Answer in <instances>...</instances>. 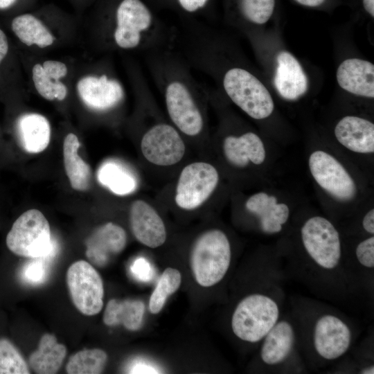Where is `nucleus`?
<instances>
[{
	"label": "nucleus",
	"mask_w": 374,
	"mask_h": 374,
	"mask_svg": "<svg viewBox=\"0 0 374 374\" xmlns=\"http://www.w3.org/2000/svg\"><path fill=\"white\" fill-rule=\"evenodd\" d=\"M150 75L161 93L172 125L186 136H199L205 127L204 87L175 46L145 53Z\"/></svg>",
	"instance_id": "nucleus-1"
},
{
	"label": "nucleus",
	"mask_w": 374,
	"mask_h": 374,
	"mask_svg": "<svg viewBox=\"0 0 374 374\" xmlns=\"http://www.w3.org/2000/svg\"><path fill=\"white\" fill-rule=\"evenodd\" d=\"M231 249L226 234L220 229L203 233L195 240L190 253V266L197 283L211 287L226 275L231 263Z\"/></svg>",
	"instance_id": "nucleus-2"
},
{
	"label": "nucleus",
	"mask_w": 374,
	"mask_h": 374,
	"mask_svg": "<svg viewBox=\"0 0 374 374\" xmlns=\"http://www.w3.org/2000/svg\"><path fill=\"white\" fill-rule=\"evenodd\" d=\"M6 242L8 249L15 255L30 258H51L57 251L47 219L35 208L25 211L15 221L6 235Z\"/></svg>",
	"instance_id": "nucleus-3"
},
{
	"label": "nucleus",
	"mask_w": 374,
	"mask_h": 374,
	"mask_svg": "<svg viewBox=\"0 0 374 374\" xmlns=\"http://www.w3.org/2000/svg\"><path fill=\"white\" fill-rule=\"evenodd\" d=\"M280 310L271 297L253 294L237 305L232 318L231 328L239 339L256 343L263 339L279 319Z\"/></svg>",
	"instance_id": "nucleus-4"
},
{
	"label": "nucleus",
	"mask_w": 374,
	"mask_h": 374,
	"mask_svg": "<svg viewBox=\"0 0 374 374\" xmlns=\"http://www.w3.org/2000/svg\"><path fill=\"white\" fill-rule=\"evenodd\" d=\"M301 235L307 253L319 267L332 270L338 266L341 256L339 234L328 220L309 218L301 227Z\"/></svg>",
	"instance_id": "nucleus-5"
},
{
	"label": "nucleus",
	"mask_w": 374,
	"mask_h": 374,
	"mask_svg": "<svg viewBox=\"0 0 374 374\" xmlns=\"http://www.w3.org/2000/svg\"><path fill=\"white\" fill-rule=\"evenodd\" d=\"M66 284L74 305L82 314L93 316L101 311L103 282L89 262L80 260L71 265L66 272Z\"/></svg>",
	"instance_id": "nucleus-6"
},
{
	"label": "nucleus",
	"mask_w": 374,
	"mask_h": 374,
	"mask_svg": "<svg viewBox=\"0 0 374 374\" xmlns=\"http://www.w3.org/2000/svg\"><path fill=\"white\" fill-rule=\"evenodd\" d=\"M141 150L150 163L168 166L181 160L186 146L179 131L172 123L157 120L148 125L143 134Z\"/></svg>",
	"instance_id": "nucleus-7"
},
{
	"label": "nucleus",
	"mask_w": 374,
	"mask_h": 374,
	"mask_svg": "<svg viewBox=\"0 0 374 374\" xmlns=\"http://www.w3.org/2000/svg\"><path fill=\"white\" fill-rule=\"evenodd\" d=\"M219 174L206 162H194L181 170L175 192L177 205L184 210H194L203 204L217 187Z\"/></svg>",
	"instance_id": "nucleus-8"
},
{
	"label": "nucleus",
	"mask_w": 374,
	"mask_h": 374,
	"mask_svg": "<svg viewBox=\"0 0 374 374\" xmlns=\"http://www.w3.org/2000/svg\"><path fill=\"white\" fill-rule=\"evenodd\" d=\"M310 172L317 183L335 198L349 201L356 195V185L344 167L332 155L322 151L309 158Z\"/></svg>",
	"instance_id": "nucleus-9"
},
{
	"label": "nucleus",
	"mask_w": 374,
	"mask_h": 374,
	"mask_svg": "<svg viewBox=\"0 0 374 374\" xmlns=\"http://www.w3.org/2000/svg\"><path fill=\"white\" fill-rule=\"evenodd\" d=\"M77 90L81 100L89 109L100 113L116 109L125 96L121 82L106 73L82 78L77 84Z\"/></svg>",
	"instance_id": "nucleus-10"
},
{
	"label": "nucleus",
	"mask_w": 374,
	"mask_h": 374,
	"mask_svg": "<svg viewBox=\"0 0 374 374\" xmlns=\"http://www.w3.org/2000/svg\"><path fill=\"white\" fill-rule=\"evenodd\" d=\"M352 334L339 317L326 314L321 316L313 330V346L317 353L326 360L343 356L349 349Z\"/></svg>",
	"instance_id": "nucleus-11"
},
{
	"label": "nucleus",
	"mask_w": 374,
	"mask_h": 374,
	"mask_svg": "<svg viewBox=\"0 0 374 374\" xmlns=\"http://www.w3.org/2000/svg\"><path fill=\"white\" fill-rule=\"evenodd\" d=\"M130 222L136 239L150 247L161 246L166 240L164 222L157 211L148 202L137 199L130 209Z\"/></svg>",
	"instance_id": "nucleus-12"
},
{
	"label": "nucleus",
	"mask_w": 374,
	"mask_h": 374,
	"mask_svg": "<svg viewBox=\"0 0 374 374\" xmlns=\"http://www.w3.org/2000/svg\"><path fill=\"white\" fill-rule=\"evenodd\" d=\"M127 234L119 225L107 222L98 227L86 241V256L98 267L105 266L125 247Z\"/></svg>",
	"instance_id": "nucleus-13"
},
{
	"label": "nucleus",
	"mask_w": 374,
	"mask_h": 374,
	"mask_svg": "<svg viewBox=\"0 0 374 374\" xmlns=\"http://www.w3.org/2000/svg\"><path fill=\"white\" fill-rule=\"evenodd\" d=\"M339 85L348 92L363 97H374V65L359 59L348 58L338 66L336 73Z\"/></svg>",
	"instance_id": "nucleus-14"
},
{
	"label": "nucleus",
	"mask_w": 374,
	"mask_h": 374,
	"mask_svg": "<svg viewBox=\"0 0 374 374\" xmlns=\"http://www.w3.org/2000/svg\"><path fill=\"white\" fill-rule=\"evenodd\" d=\"M274 86L287 100H296L307 91V76L297 59L290 52L280 51L276 57Z\"/></svg>",
	"instance_id": "nucleus-15"
},
{
	"label": "nucleus",
	"mask_w": 374,
	"mask_h": 374,
	"mask_svg": "<svg viewBox=\"0 0 374 374\" xmlns=\"http://www.w3.org/2000/svg\"><path fill=\"white\" fill-rule=\"evenodd\" d=\"M335 136L342 145L353 152H374V124L365 118L344 116L336 125Z\"/></svg>",
	"instance_id": "nucleus-16"
},
{
	"label": "nucleus",
	"mask_w": 374,
	"mask_h": 374,
	"mask_svg": "<svg viewBox=\"0 0 374 374\" xmlns=\"http://www.w3.org/2000/svg\"><path fill=\"white\" fill-rule=\"evenodd\" d=\"M223 151L227 161L239 168L247 166L249 161L260 165L264 162L266 155L262 140L251 132L238 136H226L223 141Z\"/></svg>",
	"instance_id": "nucleus-17"
},
{
	"label": "nucleus",
	"mask_w": 374,
	"mask_h": 374,
	"mask_svg": "<svg viewBox=\"0 0 374 374\" xmlns=\"http://www.w3.org/2000/svg\"><path fill=\"white\" fill-rule=\"evenodd\" d=\"M247 209L260 219V227L267 233H276L282 230L287 221L289 207L284 203L278 204L274 196L260 192L251 195L246 202Z\"/></svg>",
	"instance_id": "nucleus-18"
},
{
	"label": "nucleus",
	"mask_w": 374,
	"mask_h": 374,
	"mask_svg": "<svg viewBox=\"0 0 374 374\" xmlns=\"http://www.w3.org/2000/svg\"><path fill=\"white\" fill-rule=\"evenodd\" d=\"M17 132L21 146L30 154L43 152L50 143L51 125L42 114L28 113L21 115L17 122Z\"/></svg>",
	"instance_id": "nucleus-19"
},
{
	"label": "nucleus",
	"mask_w": 374,
	"mask_h": 374,
	"mask_svg": "<svg viewBox=\"0 0 374 374\" xmlns=\"http://www.w3.org/2000/svg\"><path fill=\"white\" fill-rule=\"evenodd\" d=\"M295 342L292 325L286 320L278 321L263 338L260 357L267 365H277L284 362L292 353Z\"/></svg>",
	"instance_id": "nucleus-20"
},
{
	"label": "nucleus",
	"mask_w": 374,
	"mask_h": 374,
	"mask_svg": "<svg viewBox=\"0 0 374 374\" xmlns=\"http://www.w3.org/2000/svg\"><path fill=\"white\" fill-rule=\"evenodd\" d=\"M80 142L73 133L68 134L63 142V162L66 177L72 188L86 191L91 183V172L89 164L78 154Z\"/></svg>",
	"instance_id": "nucleus-21"
},
{
	"label": "nucleus",
	"mask_w": 374,
	"mask_h": 374,
	"mask_svg": "<svg viewBox=\"0 0 374 374\" xmlns=\"http://www.w3.org/2000/svg\"><path fill=\"white\" fill-rule=\"evenodd\" d=\"M66 355L65 346L57 343L55 335L46 333L40 338L37 349L30 355L29 364L36 373H56Z\"/></svg>",
	"instance_id": "nucleus-22"
},
{
	"label": "nucleus",
	"mask_w": 374,
	"mask_h": 374,
	"mask_svg": "<svg viewBox=\"0 0 374 374\" xmlns=\"http://www.w3.org/2000/svg\"><path fill=\"white\" fill-rule=\"evenodd\" d=\"M145 305L140 300L115 299L108 301L103 314V322L108 326L122 324L131 331L139 330L143 324Z\"/></svg>",
	"instance_id": "nucleus-23"
},
{
	"label": "nucleus",
	"mask_w": 374,
	"mask_h": 374,
	"mask_svg": "<svg viewBox=\"0 0 374 374\" xmlns=\"http://www.w3.org/2000/svg\"><path fill=\"white\" fill-rule=\"evenodd\" d=\"M12 29L20 41L27 46L37 45L40 48L51 46L55 37L44 24L30 14L15 17Z\"/></svg>",
	"instance_id": "nucleus-24"
},
{
	"label": "nucleus",
	"mask_w": 374,
	"mask_h": 374,
	"mask_svg": "<svg viewBox=\"0 0 374 374\" xmlns=\"http://www.w3.org/2000/svg\"><path fill=\"white\" fill-rule=\"evenodd\" d=\"M98 181L111 192L118 195L133 193L137 186L135 177L121 164L109 161L98 170Z\"/></svg>",
	"instance_id": "nucleus-25"
},
{
	"label": "nucleus",
	"mask_w": 374,
	"mask_h": 374,
	"mask_svg": "<svg viewBox=\"0 0 374 374\" xmlns=\"http://www.w3.org/2000/svg\"><path fill=\"white\" fill-rule=\"evenodd\" d=\"M107 361V353L99 348L84 349L71 355L66 365L69 374L101 373Z\"/></svg>",
	"instance_id": "nucleus-26"
},
{
	"label": "nucleus",
	"mask_w": 374,
	"mask_h": 374,
	"mask_svg": "<svg viewBox=\"0 0 374 374\" xmlns=\"http://www.w3.org/2000/svg\"><path fill=\"white\" fill-rule=\"evenodd\" d=\"M181 283V275L179 270L168 267L161 275L149 301L151 313H159L165 305L168 296L174 294Z\"/></svg>",
	"instance_id": "nucleus-27"
},
{
	"label": "nucleus",
	"mask_w": 374,
	"mask_h": 374,
	"mask_svg": "<svg viewBox=\"0 0 374 374\" xmlns=\"http://www.w3.org/2000/svg\"><path fill=\"white\" fill-rule=\"evenodd\" d=\"M29 367L18 349L8 339H0V374H28Z\"/></svg>",
	"instance_id": "nucleus-28"
},
{
	"label": "nucleus",
	"mask_w": 374,
	"mask_h": 374,
	"mask_svg": "<svg viewBox=\"0 0 374 374\" xmlns=\"http://www.w3.org/2000/svg\"><path fill=\"white\" fill-rule=\"evenodd\" d=\"M33 80L37 92L44 98L53 100H63L67 94L65 84L60 80L54 81L45 73L42 64H36L33 67Z\"/></svg>",
	"instance_id": "nucleus-29"
},
{
	"label": "nucleus",
	"mask_w": 374,
	"mask_h": 374,
	"mask_svg": "<svg viewBox=\"0 0 374 374\" xmlns=\"http://www.w3.org/2000/svg\"><path fill=\"white\" fill-rule=\"evenodd\" d=\"M276 0H238V10L242 18L251 24H264L271 17Z\"/></svg>",
	"instance_id": "nucleus-30"
},
{
	"label": "nucleus",
	"mask_w": 374,
	"mask_h": 374,
	"mask_svg": "<svg viewBox=\"0 0 374 374\" xmlns=\"http://www.w3.org/2000/svg\"><path fill=\"white\" fill-rule=\"evenodd\" d=\"M26 262L21 270V278L27 283L38 285L44 283L48 276L49 258H33Z\"/></svg>",
	"instance_id": "nucleus-31"
},
{
	"label": "nucleus",
	"mask_w": 374,
	"mask_h": 374,
	"mask_svg": "<svg viewBox=\"0 0 374 374\" xmlns=\"http://www.w3.org/2000/svg\"><path fill=\"white\" fill-rule=\"evenodd\" d=\"M358 262L362 266L373 269L374 267V237L371 236L358 244L355 250Z\"/></svg>",
	"instance_id": "nucleus-32"
},
{
	"label": "nucleus",
	"mask_w": 374,
	"mask_h": 374,
	"mask_svg": "<svg viewBox=\"0 0 374 374\" xmlns=\"http://www.w3.org/2000/svg\"><path fill=\"white\" fill-rule=\"evenodd\" d=\"M132 276L139 281L147 283L154 276V267L144 257L136 258L130 265Z\"/></svg>",
	"instance_id": "nucleus-33"
},
{
	"label": "nucleus",
	"mask_w": 374,
	"mask_h": 374,
	"mask_svg": "<svg viewBox=\"0 0 374 374\" xmlns=\"http://www.w3.org/2000/svg\"><path fill=\"white\" fill-rule=\"evenodd\" d=\"M46 75L54 81L66 76L67 67L64 63L55 60H46L42 64Z\"/></svg>",
	"instance_id": "nucleus-34"
},
{
	"label": "nucleus",
	"mask_w": 374,
	"mask_h": 374,
	"mask_svg": "<svg viewBox=\"0 0 374 374\" xmlns=\"http://www.w3.org/2000/svg\"><path fill=\"white\" fill-rule=\"evenodd\" d=\"M177 8L186 14L193 15L204 9L210 0H172Z\"/></svg>",
	"instance_id": "nucleus-35"
},
{
	"label": "nucleus",
	"mask_w": 374,
	"mask_h": 374,
	"mask_svg": "<svg viewBox=\"0 0 374 374\" xmlns=\"http://www.w3.org/2000/svg\"><path fill=\"white\" fill-rule=\"evenodd\" d=\"M128 373H160V370L147 360L135 359L127 366Z\"/></svg>",
	"instance_id": "nucleus-36"
},
{
	"label": "nucleus",
	"mask_w": 374,
	"mask_h": 374,
	"mask_svg": "<svg viewBox=\"0 0 374 374\" xmlns=\"http://www.w3.org/2000/svg\"><path fill=\"white\" fill-rule=\"evenodd\" d=\"M364 229L371 233H374V210H370L364 217L362 220Z\"/></svg>",
	"instance_id": "nucleus-37"
},
{
	"label": "nucleus",
	"mask_w": 374,
	"mask_h": 374,
	"mask_svg": "<svg viewBox=\"0 0 374 374\" xmlns=\"http://www.w3.org/2000/svg\"><path fill=\"white\" fill-rule=\"evenodd\" d=\"M8 51V42L6 35L0 28V64Z\"/></svg>",
	"instance_id": "nucleus-38"
},
{
	"label": "nucleus",
	"mask_w": 374,
	"mask_h": 374,
	"mask_svg": "<svg viewBox=\"0 0 374 374\" xmlns=\"http://www.w3.org/2000/svg\"><path fill=\"white\" fill-rule=\"evenodd\" d=\"M299 4L308 7H317L321 6L326 0H295Z\"/></svg>",
	"instance_id": "nucleus-39"
},
{
	"label": "nucleus",
	"mask_w": 374,
	"mask_h": 374,
	"mask_svg": "<svg viewBox=\"0 0 374 374\" xmlns=\"http://www.w3.org/2000/svg\"><path fill=\"white\" fill-rule=\"evenodd\" d=\"M365 10L372 17H374V0H363Z\"/></svg>",
	"instance_id": "nucleus-40"
},
{
	"label": "nucleus",
	"mask_w": 374,
	"mask_h": 374,
	"mask_svg": "<svg viewBox=\"0 0 374 374\" xmlns=\"http://www.w3.org/2000/svg\"><path fill=\"white\" fill-rule=\"evenodd\" d=\"M16 0H0V9H5L15 3Z\"/></svg>",
	"instance_id": "nucleus-41"
},
{
	"label": "nucleus",
	"mask_w": 374,
	"mask_h": 374,
	"mask_svg": "<svg viewBox=\"0 0 374 374\" xmlns=\"http://www.w3.org/2000/svg\"><path fill=\"white\" fill-rule=\"evenodd\" d=\"M361 373L363 374H373L374 373V366L373 365L364 368Z\"/></svg>",
	"instance_id": "nucleus-42"
}]
</instances>
